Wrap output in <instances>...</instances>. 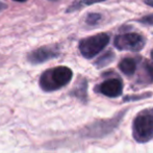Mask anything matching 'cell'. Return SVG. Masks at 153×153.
Instances as JSON below:
<instances>
[{"mask_svg":"<svg viewBox=\"0 0 153 153\" xmlns=\"http://www.w3.org/2000/svg\"><path fill=\"white\" fill-rule=\"evenodd\" d=\"M72 71L68 67H56L45 71L40 78V85L44 91L52 92L67 85L72 79Z\"/></svg>","mask_w":153,"mask_h":153,"instance_id":"obj_1","label":"cell"},{"mask_svg":"<svg viewBox=\"0 0 153 153\" xmlns=\"http://www.w3.org/2000/svg\"><path fill=\"white\" fill-rule=\"evenodd\" d=\"M133 137L139 143H146L153 139V108L142 111L133 120Z\"/></svg>","mask_w":153,"mask_h":153,"instance_id":"obj_2","label":"cell"},{"mask_svg":"<svg viewBox=\"0 0 153 153\" xmlns=\"http://www.w3.org/2000/svg\"><path fill=\"white\" fill-rule=\"evenodd\" d=\"M109 36L106 33H98L96 36L83 39L79 43V51L85 59L96 56L108 44Z\"/></svg>","mask_w":153,"mask_h":153,"instance_id":"obj_3","label":"cell"},{"mask_svg":"<svg viewBox=\"0 0 153 153\" xmlns=\"http://www.w3.org/2000/svg\"><path fill=\"white\" fill-rule=\"evenodd\" d=\"M145 45V40L137 33H125L118 36L115 40V46L119 50L140 51Z\"/></svg>","mask_w":153,"mask_h":153,"instance_id":"obj_4","label":"cell"},{"mask_svg":"<svg viewBox=\"0 0 153 153\" xmlns=\"http://www.w3.org/2000/svg\"><path fill=\"white\" fill-rule=\"evenodd\" d=\"M59 55V48L56 46H44L33 50L28 54V61L31 64H41Z\"/></svg>","mask_w":153,"mask_h":153,"instance_id":"obj_5","label":"cell"},{"mask_svg":"<svg viewBox=\"0 0 153 153\" xmlns=\"http://www.w3.org/2000/svg\"><path fill=\"white\" fill-rule=\"evenodd\" d=\"M121 119H111V121H100L91 125L87 128V134L89 137H103L116 128Z\"/></svg>","mask_w":153,"mask_h":153,"instance_id":"obj_6","label":"cell"},{"mask_svg":"<svg viewBox=\"0 0 153 153\" xmlns=\"http://www.w3.org/2000/svg\"><path fill=\"white\" fill-rule=\"evenodd\" d=\"M98 91L103 94L104 96L115 98L122 94L123 91V83L120 79L113 78L105 80L98 87Z\"/></svg>","mask_w":153,"mask_h":153,"instance_id":"obj_7","label":"cell"},{"mask_svg":"<svg viewBox=\"0 0 153 153\" xmlns=\"http://www.w3.org/2000/svg\"><path fill=\"white\" fill-rule=\"evenodd\" d=\"M119 68L125 75L131 76V75L135 72V69H137V64H135L134 59L127 57V59H122L121 62H120V65H119Z\"/></svg>","mask_w":153,"mask_h":153,"instance_id":"obj_8","label":"cell"},{"mask_svg":"<svg viewBox=\"0 0 153 153\" xmlns=\"http://www.w3.org/2000/svg\"><path fill=\"white\" fill-rule=\"evenodd\" d=\"M104 0H80L79 2H76L75 4L71 5L70 8H68V12H72V10H76L77 8L82 7L83 5H91L94 3H98V2H102Z\"/></svg>","mask_w":153,"mask_h":153,"instance_id":"obj_9","label":"cell"},{"mask_svg":"<svg viewBox=\"0 0 153 153\" xmlns=\"http://www.w3.org/2000/svg\"><path fill=\"white\" fill-rule=\"evenodd\" d=\"M114 53H111V52H107V53H105L103 56H101L100 59H98V61L96 62V65L98 67H104V66H106L107 64H109L111 61L114 59Z\"/></svg>","mask_w":153,"mask_h":153,"instance_id":"obj_10","label":"cell"},{"mask_svg":"<svg viewBox=\"0 0 153 153\" xmlns=\"http://www.w3.org/2000/svg\"><path fill=\"white\" fill-rule=\"evenodd\" d=\"M101 15L100 14H89L87 17V23L90 25H95L101 20Z\"/></svg>","mask_w":153,"mask_h":153,"instance_id":"obj_11","label":"cell"},{"mask_svg":"<svg viewBox=\"0 0 153 153\" xmlns=\"http://www.w3.org/2000/svg\"><path fill=\"white\" fill-rule=\"evenodd\" d=\"M144 69H145V72L147 74V76L149 77L150 81H153V64L146 61L145 65H144Z\"/></svg>","mask_w":153,"mask_h":153,"instance_id":"obj_12","label":"cell"},{"mask_svg":"<svg viewBox=\"0 0 153 153\" xmlns=\"http://www.w3.org/2000/svg\"><path fill=\"white\" fill-rule=\"evenodd\" d=\"M140 22L143 23V24H146V25H153V14L141 18L140 19Z\"/></svg>","mask_w":153,"mask_h":153,"instance_id":"obj_13","label":"cell"},{"mask_svg":"<svg viewBox=\"0 0 153 153\" xmlns=\"http://www.w3.org/2000/svg\"><path fill=\"white\" fill-rule=\"evenodd\" d=\"M4 8H6V4H4L3 2L0 1V12H2Z\"/></svg>","mask_w":153,"mask_h":153,"instance_id":"obj_14","label":"cell"},{"mask_svg":"<svg viewBox=\"0 0 153 153\" xmlns=\"http://www.w3.org/2000/svg\"><path fill=\"white\" fill-rule=\"evenodd\" d=\"M145 2L150 6H153V0H145Z\"/></svg>","mask_w":153,"mask_h":153,"instance_id":"obj_15","label":"cell"},{"mask_svg":"<svg viewBox=\"0 0 153 153\" xmlns=\"http://www.w3.org/2000/svg\"><path fill=\"white\" fill-rule=\"evenodd\" d=\"M14 1H17V2H24V1H27V0H14Z\"/></svg>","mask_w":153,"mask_h":153,"instance_id":"obj_16","label":"cell"},{"mask_svg":"<svg viewBox=\"0 0 153 153\" xmlns=\"http://www.w3.org/2000/svg\"><path fill=\"white\" fill-rule=\"evenodd\" d=\"M151 56H152V59H153V51L151 52Z\"/></svg>","mask_w":153,"mask_h":153,"instance_id":"obj_17","label":"cell"}]
</instances>
